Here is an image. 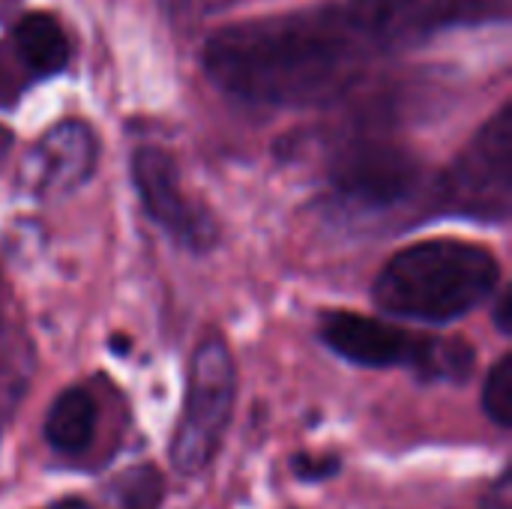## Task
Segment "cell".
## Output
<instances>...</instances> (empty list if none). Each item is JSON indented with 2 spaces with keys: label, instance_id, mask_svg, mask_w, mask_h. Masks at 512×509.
<instances>
[{
  "label": "cell",
  "instance_id": "obj_1",
  "mask_svg": "<svg viewBox=\"0 0 512 509\" xmlns=\"http://www.w3.org/2000/svg\"><path fill=\"white\" fill-rule=\"evenodd\" d=\"M378 51L345 3L231 24L204 48L207 75L252 105H321L351 90Z\"/></svg>",
  "mask_w": 512,
  "mask_h": 509
},
{
  "label": "cell",
  "instance_id": "obj_2",
  "mask_svg": "<svg viewBox=\"0 0 512 509\" xmlns=\"http://www.w3.org/2000/svg\"><path fill=\"white\" fill-rule=\"evenodd\" d=\"M501 282L498 258L462 240H426L393 255L375 279L381 312L447 324L486 303Z\"/></svg>",
  "mask_w": 512,
  "mask_h": 509
},
{
  "label": "cell",
  "instance_id": "obj_3",
  "mask_svg": "<svg viewBox=\"0 0 512 509\" xmlns=\"http://www.w3.org/2000/svg\"><path fill=\"white\" fill-rule=\"evenodd\" d=\"M234 396L237 372L231 351L222 339L201 342L189 366L183 417L171 441V462L180 474H201L213 462L231 423Z\"/></svg>",
  "mask_w": 512,
  "mask_h": 509
},
{
  "label": "cell",
  "instance_id": "obj_4",
  "mask_svg": "<svg viewBox=\"0 0 512 509\" xmlns=\"http://www.w3.org/2000/svg\"><path fill=\"white\" fill-rule=\"evenodd\" d=\"M512 207V111L501 108L462 150L438 186V210L507 222Z\"/></svg>",
  "mask_w": 512,
  "mask_h": 509
},
{
  "label": "cell",
  "instance_id": "obj_5",
  "mask_svg": "<svg viewBox=\"0 0 512 509\" xmlns=\"http://www.w3.org/2000/svg\"><path fill=\"white\" fill-rule=\"evenodd\" d=\"M351 21L381 51L417 45L438 30L504 18L510 0H351Z\"/></svg>",
  "mask_w": 512,
  "mask_h": 509
},
{
  "label": "cell",
  "instance_id": "obj_6",
  "mask_svg": "<svg viewBox=\"0 0 512 509\" xmlns=\"http://www.w3.org/2000/svg\"><path fill=\"white\" fill-rule=\"evenodd\" d=\"M420 183V162L393 144H357L333 165L336 195L363 210H390L414 198Z\"/></svg>",
  "mask_w": 512,
  "mask_h": 509
},
{
  "label": "cell",
  "instance_id": "obj_7",
  "mask_svg": "<svg viewBox=\"0 0 512 509\" xmlns=\"http://www.w3.org/2000/svg\"><path fill=\"white\" fill-rule=\"evenodd\" d=\"M99 144L87 123L66 120L48 129L24 159V183L30 192L51 198L84 186L96 168Z\"/></svg>",
  "mask_w": 512,
  "mask_h": 509
},
{
  "label": "cell",
  "instance_id": "obj_8",
  "mask_svg": "<svg viewBox=\"0 0 512 509\" xmlns=\"http://www.w3.org/2000/svg\"><path fill=\"white\" fill-rule=\"evenodd\" d=\"M132 180L141 195L144 210L153 222L168 228L174 237L186 240L189 246L201 249L213 243V225L201 219L180 192L177 162L159 147H141L132 156Z\"/></svg>",
  "mask_w": 512,
  "mask_h": 509
},
{
  "label": "cell",
  "instance_id": "obj_9",
  "mask_svg": "<svg viewBox=\"0 0 512 509\" xmlns=\"http://www.w3.org/2000/svg\"><path fill=\"white\" fill-rule=\"evenodd\" d=\"M321 342L354 366H369V369L411 366L414 369L426 339L411 336L381 318L333 312L321 324Z\"/></svg>",
  "mask_w": 512,
  "mask_h": 509
},
{
  "label": "cell",
  "instance_id": "obj_10",
  "mask_svg": "<svg viewBox=\"0 0 512 509\" xmlns=\"http://www.w3.org/2000/svg\"><path fill=\"white\" fill-rule=\"evenodd\" d=\"M12 54L27 78H48L66 69L69 39L51 15L30 12L12 30Z\"/></svg>",
  "mask_w": 512,
  "mask_h": 509
},
{
  "label": "cell",
  "instance_id": "obj_11",
  "mask_svg": "<svg viewBox=\"0 0 512 509\" xmlns=\"http://www.w3.org/2000/svg\"><path fill=\"white\" fill-rule=\"evenodd\" d=\"M96 432V402L87 390L72 387L57 396L45 417V438L57 453H84Z\"/></svg>",
  "mask_w": 512,
  "mask_h": 509
},
{
  "label": "cell",
  "instance_id": "obj_12",
  "mask_svg": "<svg viewBox=\"0 0 512 509\" xmlns=\"http://www.w3.org/2000/svg\"><path fill=\"white\" fill-rule=\"evenodd\" d=\"M414 372L423 381H468L474 372V348L459 339H426Z\"/></svg>",
  "mask_w": 512,
  "mask_h": 509
},
{
  "label": "cell",
  "instance_id": "obj_13",
  "mask_svg": "<svg viewBox=\"0 0 512 509\" xmlns=\"http://www.w3.org/2000/svg\"><path fill=\"white\" fill-rule=\"evenodd\" d=\"M114 498L120 509H159L165 498V480L153 465H135L123 471L114 483Z\"/></svg>",
  "mask_w": 512,
  "mask_h": 509
},
{
  "label": "cell",
  "instance_id": "obj_14",
  "mask_svg": "<svg viewBox=\"0 0 512 509\" xmlns=\"http://www.w3.org/2000/svg\"><path fill=\"white\" fill-rule=\"evenodd\" d=\"M483 411L501 429L512 426V354H504L489 372L486 387H483Z\"/></svg>",
  "mask_w": 512,
  "mask_h": 509
},
{
  "label": "cell",
  "instance_id": "obj_15",
  "mask_svg": "<svg viewBox=\"0 0 512 509\" xmlns=\"http://www.w3.org/2000/svg\"><path fill=\"white\" fill-rule=\"evenodd\" d=\"M339 459H333V456H327V459H312V456H297L294 459V474L300 477V480H306V483H318V480H330V477H336L339 474Z\"/></svg>",
  "mask_w": 512,
  "mask_h": 509
},
{
  "label": "cell",
  "instance_id": "obj_16",
  "mask_svg": "<svg viewBox=\"0 0 512 509\" xmlns=\"http://www.w3.org/2000/svg\"><path fill=\"white\" fill-rule=\"evenodd\" d=\"M483 509H510V477L507 474L492 486V492L483 501Z\"/></svg>",
  "mask_w": 512,
  "mask_h": 509
},
{
  "label": "cell",
  "instance_id": "obj_17",
  "mask_svg": "<svg viewBox=\"0 0 512 509\" xmlns=\"http://www.w3.org/2000/svg\"><path fill=\"white\" fill-rule=\"evenodd\" d=\"M510 303H512L510 291H501V297H498V306H495V321H498V327H501L504 333H512Z\"/></svg>",
  "mask_w": 512,
  "mask_h": 509
},
{
  "label": "cell",
  "instance_id": "obj_18",
  "mask_svg": "<svg viewBox=\"0 0 512 509\" xmlns=\"http://www.w3.org/2000/svg\"><path fill=\"white\" fill-rule=\"evenodd\" d=\"M54 509H96L93 504H87V501H81V498H66V501H60Z\"/></svg>",
  "mask_w": 512,
  "mask_h": 509
}]
</instances>
